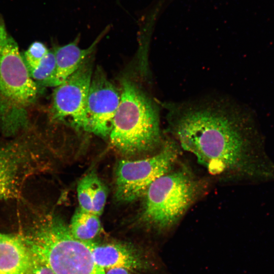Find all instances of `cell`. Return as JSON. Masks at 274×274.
Instances as JSON below:
<instances>
[{"instance_id":"cell-1","label":"cell","mask_w":274,"mask_h":274,"mask_svg":"<svg viewBox=\"0 0 274 274\" xmlns=\"http://www.w3.org/2000/svg\"><path fill=\"white\" fill-rule=\"evenodd\" d=\"M168 108L170 127L180 145L212 175L266 178L260 172L259 161L263 160L259 158L263 156L259 155L257 131L240 108L220 100Z\"/></svg>"},{"instance_id":"cell-2","label":"cell","mask_w":274,"mask_h":274,"mask_svg":"<svg viewBox=\"0 0 274 274\" xmlns=\"http://www.w3.org/2000/svg\"><path fill=\"white\" fill-rule=\"evenodd\" d=\"M18 44L0 17V130L14 138L29 128V114L39 93Z\"/></svg>"},{"instance_id":"cell-3","label":"cell","mask_w":274,"mask_h":274,"mask_svg":"<svg viewBox=\"0 0 274 274\" xmlns=\"http://www.w3.org/2000/svg\"><path fill=\"white\" fill-rule=\"evenodd\" d=\"M119 106L109 134L112 145L126 155L152 151L161 142L157 108L131 80L121 82Z\"/></svg>"},{"instance_id":"cell-4","label":"cell","mask_w":274,"mask_h":274,"mask_svg":"<svg viewBox=\"0 0 274 274\" xmlns=\"http://www.w3.org/2000/svg\"><path fill=\"white\" fill-rule=\"evenodd\" d=\"M22 237L30 251L54 274H105L89 248L74 238L68 226L56 215L42 216Z\"/></svg>"},{"instance_id":"cell-5","label":"cell","mask_w":274,"mask_h":274,"mask_svg":"<svg viewBox=\"0 0 274 274\" xmlns=\"http://www.w3.org/2000/svg\"><path fill=\"white\" fill-rule=\"evenodd\" d=\"M199 185L183 170L169 172L156 179L144 194L141 223L163 246L195 200Z\"/></svg>"},{"instance_id":"cell-6","label":"cell","mask_w":274,"mask_h":274,"mask_svg":"<svg viewBox=\"0 0 274 274\" xmlns=\"http://www.w3.org/2000/svg\"><path fill=\"white\" fill-rule=\"evenodd\" d=\"M46 150L32 126L0 141V201L20 197L28 181L46 169Z\"/></svg>"},{"instance_id":"cell-7","label":"cell","mask_w":274,"mask_h":274,"mask_svg":"<svg viewBox=\"0 0 274 274\" xmlns=\"http://www.w3.org/2000/svg\"><path fill=\"white\" fill-rule=\"evenodd\" d=\"M178 152L173 143H166L151 157L120 161L115 172L117 200L130 202L143 196L156 179L170 171L177 160Z\"/></svg>"},{"instance_id":"cell-8","label":"cell","mask_w":274,"mask_h":274,"mask_svg":"<svg viewBox=\"0 0 274 274\" xmlns=\"http://www.w3.org/2000/svg\"><path fill=\"white\" fill-rule=\"evenodd\" d=\"M93 65L91 55L74 73L55 87L51 109L53 120L65 122L77 129L89 132L86 107Z\"/></svg>"},{"instance_id":"cell-9","label":"cell","mask_w":274,"mask_h":274,"mask_svg":"<svg viewBox=\"0 0 274 274\" xmlns=\"http://www.w3.org/2000/svg\"><path fill=\"white\" fill-rule=\"evenodd\" d=\"M90 249L95 263L104 269L122 267L144 274H169L158 254V249L135 247L119 243L83 242Z\"/></svg>"},{"instance_id":"cell-10","label":"cell","mask_w":274,"mask_h":274,"mask_svg":"<svg viewBox=\"0 0 274 274\" xmlns=\"http://www.w3.org/2000/svg\"><path fill=\"white\" fill-rule=\"evenodd\" d=\"M120 95L99 67L93 72L86 107L89 132L101 137L109 135Z\"/></svg>"},{"instance_id":"cell-11","label":"cell","mask_w":274,"mask_h":274,"mask_svg":"<svg viewBox=\"0 0 274 274\" xmlns=\"http://www.w3.org/2000/svg\"><path fill=\"white\" fill-rule=\"evenodd\" d=\"M109 28V26L107 27L90 46L85 49L79 47V36L74 41L67 44L54 48L53 51L56 60L55 70L46 87L57 86L74 73L84 60L92 55L97 44L107 33Z\"/></svg>"},{"instance_id":"cell-12","label":"cell","mask_w":274,"mask_h":274,"mask_svg":"<svg viewBox=\"0 0 274 274\" xmlns=\"http://www.w3.org/2000/svg\"><path fill=\"white\" fill-rule=\"evenodd\" d=\"M30 257L22 236L0 232V274H26Z\"/></svg>"},{"instance_id":"cell-13","label":"cell","mask_w":274,"mask_h":274,"mask_svg":"<svg viewBox=\"0 0 274 274\" xmlns=\"http://www.w3.org/2000/svg\"><path fill=\"white\" fill-rule=\"evenodd\" d=\"M68 227L76 239L83 242L92 241L101 230L99 216L79 208L73 214Z\"/></svg>"},{"instance_id":"cell-14","label":"cell","mask_w":274,"mask_h":274,"mask_svg":"<svg viewBox=\"0 0 274 274\" xmlns=\"http://www.w3.org/2000/svg\"><path fill=\"white\" fill-rule=\"evenodd\" d=\"M56 67L53 51L49 50L41 60L34 67L27 68L31 79L39 85L46 87Z\"/></svg>"},{"instance_id":"cell-15","label":"cell","mask_w":274,"mask_h":274,"mask_svg":"<svg viewBox=\"0 0 274 274\" xmlns=\"http://www.w3.org/2000/svg\"><path fill=\"white\" fill-rule=\"evenodd\" d=\"M91 173L92 213L100 216L106 203L108 190L97 175Z\"/></svg>"},{"instance_id":"cell-16","label":"cell","mask_w":274,"mask_h":274,"mask_svg":"<svg viewBox=\"0 0 274 274\" xmlns=\"http://www.w3.org/2000/svg\"><path fill=\"white\" fill-rule=\"evenodd\" d=\"M91 176V172L85 176L79 182L77 187L79 208L89 213H92Z\"/></svg>"},{"instance_id":"cell-17","label":"cell","mask_w":274,"mask_h":274,"mask_svg":"<svg viewBox=\"0 0 274 274\" xmlns=\"http://www.w3.org/2000/svg\"><path fill=\"white\" fill-rule=\"evenodd\" d=\"M49 50L45 44L41 42L32 43L22 55L27 68L36 66Z\"/></svg>"},{"instance_id":"cell-18","label":"cell","mask_w":274,"mask_h":274,"mask_svg":"<svg viewBox=\"0 0 274 274\" xmlns=\"http://www.w3.org/2000/svg\"><path fill=\"white\" fill-rule=\"evenodd\" d=\"M30 253V261L26 274H54L45 261L31 251Z\"/></svg>"},{"instance_id":"cell-19","label":"cell","mask_w":274,"mask_h":274,"mask_svg":"<svg viewBox=\"0 0 274 274\" xmlns=\"http://www.w3.org/2000/svg\"><path fill=\"white\" fill-rule=\"evenodd\" d=\"M105 274H135V272L124 268L115 267L105 269Z\"/></svg>"}]
</instances>
